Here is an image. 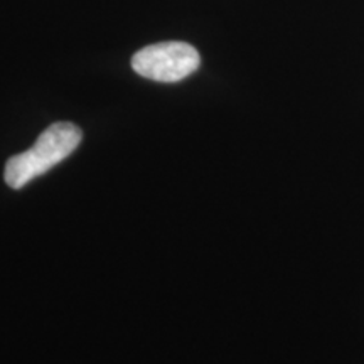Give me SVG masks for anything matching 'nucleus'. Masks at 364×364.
I'll list each match as a JSON object with an SVG mask.
<instances>
[{
	"label": "nucleus",
	"instance_id": "1",
	"mask_svg": "<svg viewBox=\"0 0 364 364\" xmlns=\"http://www.w3.org/2000/svg\"><path fill=\"white\" fill-rule=\"evenodd\" d=\"M83 139L80 127L70 122H56L38 136L36 144L26 152L11 157L6 164L4 179L12 189H21L38 179L78 149Z\"/></svg>",
	"mask_w": 364,
	"mask_h": 364
},
{
	"label": "nucleus",
	"instance_id": "2",
	"mask_svg": "<svg viewBox=\"0 0 364 364\" xmlns=\"http://www.w3.org/2000/svg\"><path fill=\"white\" fill-rule=\"evenodd\" d=\"M201 56L198 49L181 41H167L147 46L132 58L136 75L159 83H177L198 71Z\"/></svg>",
	"mask_w": 364,
	"mask_h": 364
}]
</instances>
